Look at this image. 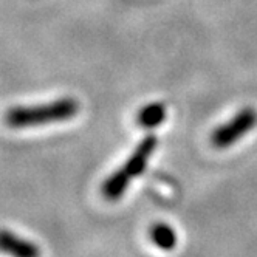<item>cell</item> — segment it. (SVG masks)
I'll use <instances>...</instances> for the list:
<instances>
[{
  "instance_id": "cell-1",
  "label": "cell",
  "mask_w": 257,
  "mask_h": 257,
  "mask_svg": "<svg viewBox=\"0 0 257 257\" xmlns=\"http://www.w3.org/2000/svg\"><path fill=\"white\" fill-rule=\"evenodd\" d=\"M79 102L71 98H59L45 104L11 107L5 113V124L11 128H30L47 124L65 122L79 113Z\"/></svg>"
},
{
  "instance_id": "cell-5",
  "label": "cell",
  "mask_w": 257,
  "mask_h": 257,
  "mask_svg": "<svg viewBox=\"0 0 257 257\" xmlns=\"http://www.w3.org/2000/svg\"><path fill=\"white\" fill-rule=\"evenodd\" d=\"M168 108L163 102H151L137 113V124L143 128H155L166 121Z\"/></svg>"
},
{
  "instance_id": "cell-2",
  "label": "cell",
  "mask_w": 257,
  "mask_h": 257,
  "mask_svg": "<svg viewBox=\"0 0 257 257\" xmlns=\"http://www.w3.org/2000/svg\"><path fill=\"white\" fill-rule=\"evenodd\" d=\"M158 140L154 135L146 137L134 151V154L128 157V160L122 164V166L110 175L101 186V192L105 200L115 201L119 200L127 188L131 186V183L135 177H140L146 168L148 163L152 158L155 149H157Z\"/></svg>"
},
{
  "instance_id": "cell-3",
  "label": "cell",
  "mask_w": 257,
  "mask_h": 257,
  "mask_svg": "<svg viewBox=\"0 0 257 257\" xmlns=\"http://www.w3.org/2000/svg\"><path fill=\"white\" fill-rule=\"evenodd\" d=\"M257 125V110L245 107L237 112L228 122L218 125L211 135V144L215 149H228L242 140Z\"/></svg>"
},
{
  "instance_id": "cell-4",
  "label": "cell",
  "mask_w": 257,
  "mask_h": 257,
  "mask_svg": "<svg viewBox=\"0 0 257 257\" xmlns=\"http://www.w3.org/2000/svg\"><path fill=\"white\" fill-rule=\"evenodd\" d=\"M0 252L8 257H41V248L33 240L7 229H0Z\"/></svg>"
},
{
  "instance_id": "cell-6",
  "label": "cell",
  "mask_w": 257,
  "mask_h": 257,
  "mask_svg": "<svg viewBox=\"0 0 257 257\" xmlns=\"http://www.w3.org/2000/svg\"><path fill=\"white\" fill-rule=\"evenodd\" d=\"M149 235L152 243L160 249L171 251L177 246V234L174 228L169 226L168 223H155L151 228Z\"/></svg>"
}]
</instances>
